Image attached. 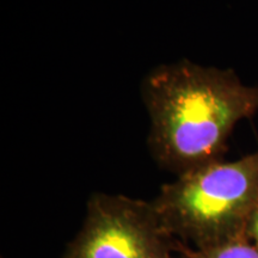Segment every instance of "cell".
Segmentation results:
<instances>
[{
    "label": "cell",
    "mask_w": 258,
    "mask_h": 258,
    "mask_svg": "<svg viewBox=\"0 0 258 258\" xmlns=\"http://www.w3.org/2000/svg\"><path fill=\"white\" fill-rule=\"evenodd\" d=\"M246 237L258 246V207L250 218L246 227Z\"/></svg>",
    "instance_id": "5"
},
{
    "label": "cell",
    "mask_w": 258,
    "mask_h": 258,
    "mask_svg": "<svg viewBox=\"0 0 258 258\" xmlns=\"http://www.w3.org/2000/svg\"><path fill=\"white\" fill-rule=\"evenodd\" d=\"M152 203L166 231L196 247L246 237L258 207V150L178 176Z\"/></svg>",
    "instance_id": "2"
},
{
    "label": "cell",
    "mask_w": 258,
    "mask_h": 258,
    "mask_svg": "<svg viewBox=\"0 0 258 258\" xmlns=\"http://www.w3.org/2000/svg\"><path fill=\"white\" fill-rule=\"evenodd\" d=\"M180 245L164 227L152 202L97 192L62 258H171Z\"/></svg>",
    "instance_id": "3"
},
{
    "label": "cell",
    "mask_w": 258,
    "mask_h": 258,
    "mask_svg": "<svg viewBox=\"0 0 258 258\" xmlns=\"http://www.w3.org/2000/svg\"><path fill=\"white\" fill-rule=\"evenodd\" d=\"M141 96L151 154L177 177L222 160L235 124L258 112V86L186 59L154 67Z\"/></svg>",
    "instance_id": "1"
},
{
    "label": "cell",
    "mask_w": 258,
    "mask_h": 258,
    "mask_svg": "<svg viewBox=\"0 0 258 258\" xmlns=\"http://www.w3.org/2000/svg\"><path fill=\"white\" fill-rule=\"evenodd\" d=\"M178 252L183 258H258V246L247 237H238L196 250L182 244Z\"/></svg>",
    "instance_id": "4"
}]
</instances>
